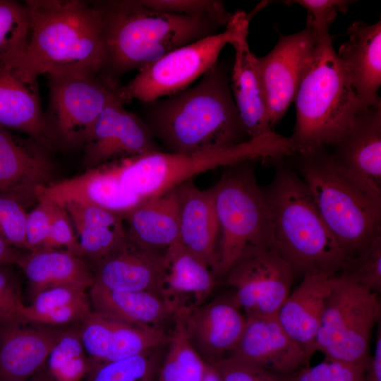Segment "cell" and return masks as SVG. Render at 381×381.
I'll return each instance as SVG.
<instances>
[{"label":"cell","instance_id":"obj_1","mask_svg":"<svg viewBox=\"0 0 381 381\" xmlns=\"http://www.w3.org/2000/svg\"><path fill=\"white\" fill-rule=\"evenodd\" d=\"M141 119L168 152L188 154L249 140L225 65L218 61L199 80L175 94L143 102Z\"/></svg>","mask_w":381,"mask_h":381},{"label":"cell","instance_id":"obj_2","mask_svg":"<svg viewBox=\"0 0 381 381\" xmlns=\"http://www.w3.org/2000/svg\"><path fill=\"white\" fill-rule=\"evenodd\" d=\"M26 45L20 56L36 74L48 77L102 73L105 44L95 2L30 0Z\"/></svg>","mask_w":381,"mask_h":381},{"label":"cell","instance_id":"obj_3","mask_svg":"<svg viewBox=\"0 0 381 381\" xmlns=\"http://www.w3.org/2000/svg\"><path fill=\"white\" fill-rule=\"evenodd\" d=\"M94 2L102 21L103 73L116 81L174 49L218 33L222 27L209 18L154 10L141 0Z\"/></svg>","mask_w":381,"mask_h":381},{"label":"cell","instance_id":"obj_4","mask_svg":"<svg viewBox=\"0 0 381 381\" xmlns=\"http://www.w3.org/2000/svg\"><path fill=\"white\" fill-rule=\"evenodd\" d=\"M271 228V247L294 274L343 270L349 258L325 223L303 181L291 169H277L265 190Z\"/></svg>","mask_w":381,"mask_h":381},{"label":"cell","instance_id":"obj_5","mask_svg":"<svg viewBox=\"0 0 381 381\" xmlns=\"http://www.w3.org/2000/svg\"><path fill=\"white\" fill-rule=\"evenodd\" d=\"M310 64L297 90L294 133L296 155L334 146L366 106L355 92L329 32L316 34Z\"/></svg>","mask_w":381,"mask_h":381},{"label":"cell","instance_id":"obj_6","mask_svg":"<svg viewBox=\"0 0 381 381\" xmlns=\"http://www.w3.org/2000/svg\"><path fill=\"white\" fill-rule=\"evenodd\" d=\"M300 172L327 228L349 259L381 234V188L325 149L298 155Z\"/></svg>","mask_w":381,"mask_h":381},{"label":"cell","instance_id":"obj_7","mask_svg":"<svg viewBox=\"0 0 381 381\" xmlns=\"http://www.w3.org/2000/svg\"><path fill=\"white\" fill-rule=\"evenodd\" d=\"M293 155L296 151L289 138L274 131L229 147L188 154L155 151L114 162L124 186L145 200L217 167Z\"/></svg>","mask_w":381,"mask_h":381},{"label":"cell","instance_id":"obj_8","mask_svg":"<svg viewBox=\"0 0 381 381\" xmlns=\"http://www.w3.org/2000/svg\"><path fill=\"white\" fill-rule=\"evenodd\" d=\"M251 161L227 167L210 188L221 234L217 277L225 276L248 251L271 246L265 191L258 183Z\"/></svg>","mask_w":381,"mask_h":381},{"label":"cell","instance_id":"obj_9","mask_svg":"<svg viewBox=\"0 0 381 381\" xmlns=\"http://www.w3.org/2000/svg\"><path fill=\"white\" fill-rule=\"evenodd\" d=\"M378 294L349 277L334 276L315 341L325 358L366 367L373 332L380 322Z\"/></svg>","mask_w":381,"mask_h":381},{"label":"cell","instance_id":"obj_10","mask_svg":"<svg viewBox=\"0 0 381 381\" xmlns=\"http://www.w3.org/2000/svg\"><path fill=\"white\" fill-rule=\"evenodd\" d=\"M120 87L103 73L49 77L45 118L55 140L82 146L104 107L119 97Z\"/></svg>","mask_w":381,"mask_h":381},{"label":"cell","instance_id":"obj_11","mask_svg":"<svg viewBox=\"0 0 381 381\" xmlns=\"http://www.w3.org/2000/svg\"><path fill=\"white\" fill-rule=\"evenodd\" d=\"M230 37L226 26L223 32L170 52L140 68L131 80L121 85L120 98L124 104L133 99L143 103L187 88L217 61Z\"/></svg>","mask_w":381,"mask_h":381},{"label":"cell","instance_id":"obj_12","mask_svg":"<svg viewBox=\"0 0 381 381\" xmlns=\"http://www.w3.org/2000/svg\"><path fill=\"white\" fill-rule=\"evenodd\" d=\"M294 274L269 246L246 253L224 277L246 317L275 316L291 292Z\"/></svg>","mask_w":381,"mask_h":381},{"label":"cell","instance_id":"obj_13","mask_svg":"<svg viewBox=\"0 0 381 381\" xmlns=\"http://www.w3.org/2000/svg\"><path fill=\"white\" fill-rule=\"evenodd\" d=\"M316 42L315 32L306 25L301 31L280 35L268 54L257 57L272 128L294 100Z\"/></svg>","mask_w":381,"mask_h":381},{"label":"cell","instance_id":"obj_14","mask_svg":"<svg viewBox=\"0 0 381 381\" xmlns=\"http://www.w3.org/2000/svg\"><path fill=\"white\" fill-rule=\"evenodd\" d=\"M87 169L111 162L160 151L150 129L116 97L100 113L82 145Z\"/></svg>","mask_w":381,"mask_h":381},{"label":"cell","instance_id":"obj_15","mask_svg":"<svg viewBox=\"0 0 381 381\" xmlns=\"http://www.w3.org/2000/svg\"><path fill=\"white\" fill-rule=\"evenodd\" d=\"M20 54L0 61V126L23 133L51 147L56 140L42 109L39 75Z\"/></svg>","mask_w":381,"mask_h":381},{"label":"cell","instance_id":"obj_16","mask_svg":"<svg viewBox=\"0 0 381 381\" xmlns=\"http://www.w3.org/2000/svg\"><path fill=\"white\" fill-rule=\"evenodd\" d=\"M181 312L190 344L211 365L231 353L246 322L233 293L198 306L181 308Z\"/></svg>","mask_w":381,"mask_h":381},{"label":"cell","instance_id":"obj_17","mask_svg":"<svg viewBox=\"0 0 381 381\" xmlns=\"http://www.w3.org/2000/svg\"><path fill=\"white\" fill-rule=\"evenodd\" d=\"M252 16L237 11L226 26L231 30L229 42L234 50L231 71V92L248 136L255 138L274 131L270 126L257 56L248 40Z\"/></svg>","mask_w":381,"mask_h":381},{"label":"cell","instance_id":"obj_18","mask_svg":"<svg viewBox=\"0 0 381 381\" xmlns=\"http://www.w3.org/2000/svg\"><path fill=\"white\" fill-rule=\"evenodd\" d=\"M229 355L288 377L309 366L310 359L277 315L246 317L242 335Z\"/></svg>","mask_w":381,"mask_h":381},{"label":"cell","instance_id":"obj_19","mask_svg":"<svg viewBox=\"0 0 381 381\" xmlns=\"http://www.w3.org/2000/svg\"><path fill=\"white\" fill-rule=\"evenodd\" d=\"M35 197L63 206L68 202L96 206L123 218L143 200L122 183L114 162L38 188Z\"/></svg>","mask_w":381,"mask_h":381},{"label":"cell","instance_id":"obj_20","mask_svg":"<svg viewBox=\"0 0 381 381\" xmlns=\"http://www.w3.org/2000/svg\"><path fill=\"white\" fill-rule=\"evenodd\" d=\"M79 329L83 347L96 365L140 354L169 340V333L162 329L130 324L94 310Z\"/></svg>","mask_w":381,"mask_h":381},{"label":"cell","instance_id":"obj_21","mask_svg":"<svg viewBox=\"0 0 381 381\" xmlns=\"http://www.w3.org/2000/svg\"><path fill=\"white\" fill-rule=\"evenodd\" d=\"M63 330L20 322L0 324V381H28L39 373Z\"/></svg>","mask_w":381,"mask_h":381},{"label":"cell","instance_id":"obj_22","mask_svg":"<svg viewBox=\"0 0 381 381\" xmlns=\"http://www.w3.org/2000/svg\"><path fill=\"white\" fill-rule=\"evenodd\" d=\"M44 147L30 138H16L0 126V194L21 202L50 183L53 165Z\"/></svg>","mask_w":381,"mask_h":381},{"label":"cell","instance_id":"obj_23","mask_svg":"<svg viewBox=\"0 0 381 381\" xmlns=\"http://www.w3.org/2000/svg\"><path fill=\"white\" fill-rule=\"evenodd\" d=\"M163 254L144 250L127 237L114 250L93 262L94 284L111 290L146 291L162 296Z\"/></svg>","mask_w":381,"mask_h":381},{"label":"cell","instance_id":"obj_24","mask_svg":"<svg viewBox=\"0 0 381 381\" xmlns=\"http://www.w3.org/2000/svg\"><path fill=\"white\" fill-rule=\"evenodd\" d=\"M348 39L337 54L348 74L358 97L366 107L381 104V21L369 24L353 22L347 28Z\"/></svg>","mask_w":381,"mask_h":381},{"label":"cell","instance_id":"obj_25","mask_svg":"<svg viewBox=\"0 0 381 381\" xmlns=\"http://www.w3.org/2000/svg\"><path fill=\"white\" fill-rule=\"evenodd\" d=\"M322 273H307L288 295L277 317L288 334L311 358L332 279Z\"/></svg>","mask_w":381,"mask_h":381},{"label":"cell","instance_id":"obj_26","mask_svg":"<svg viewBox=\"0 0 381 381\" xmlns=\"http://www.w3.org/2000/svg\"><path fill=\"white\" fill-rule=\"evenodd\" d=\"M179 200V242L201 258L217 277L219 233L210 188L202 190L192 179L176 186Z\"/></svg>","mask_w":381,"mask_h":381},{"label":"cell","instance_id":"obj_27","mask_svg":"<svg viewBox=\"0 0 381 381\" xmlns=\"http://www.w3.org/2000/svg\"><path fill=\"white\" fill-rule=\"evenodd\" d=\"M123 221L128 238L138 247L163 254L179 241V200L176 187L143 200Z\"/></svg>","mask_w":381,"mask_h":381},{"label":"cell","instance_id":"obj_28","mask_svg":"<svg viewBox=\"0 0 381 381\" xmlns=\"http://www.w3.org/2000/svg\"><path fill=\"white\" fill-rule=\"evenodd\" d=\"M217 277L198 255L179 241L163 254L161 294L180 308L198 306L207 301L214 289Z\"/></svg>","mask_w":381,"mask_h":381},{"label":"cell","instance_id":"obj_29","mask_svg":"<svg viewBox=\"0 0 381 381\" xmlns=\"http://www.w3.org/2000/svg\"><path fill=\"white\" fill-rule=\"evenodd\" d=\"M333 147L336 161L381 188V104L365 107Z\"/></svg>","mask_w":381,"mask_h":381},{"label":"cell","instance_id":"obj_30","mask_svg":"<svg viewBox=\"0 0 381 381\" xmlns=\"http://www.w3.org/2000/svg\"><path fill=\"white\" fill-rule=\"evenodd\" d=\"M92 310L130 324L154 329L174 319L180 308L161 295L146 291H118L93 284L89 289Z\"/></svg>","mask_w":381,"mask_h":381},{"label":"cell","instance_id":"obj_31","mask_svg":"<svg viewBox=\"0 0 381 381\" xmlns=\"http://www.w3.org/2000/svg\"><path fill=\"white\" fill-rule=\"evenodd\" d=\"M16 265L25 275L31 298L58 286L85 290L94 284L93 272L80 257L59 249H39L20 254Z\"/></svg>","mask_w":381,"mask_h":381},{"label":"cell","instance_id":"obj_32","mask_svg":"<svg viewBox=\"0 0 381 381\" xmlns=\"http://www.w3.org/2000/svg\"><path fill=\"white\" fill-rule=\"evenodd\" d=\"M61 207L67 212L77 234L81 258L96 261L114 250L127 238L123 218L119 214L77 202Z\"/></svg>","mask_w":381,"mask_h":381},{"label":"cell","instance_id":"obj_33","mask_svg":"<svg viewBox=\"0 0 381 381\" xmlns=\"http://www.w3.org/2000/svg\"><path fill=\"white\" fill-rule=\"evenodd\" d=\"M92 311L86 290L58 286L38 293L25 305L22 323L59 327L79 324Z\"/></svg>","mask_w":381,"mask_h":381},{"label":"cell","instance_id":"obj_34","mask_svg":"<svg viewBox=\"0 0 381 381\" xmlns=\"http://www.w3.org/2000/svg\"><path fill=\"white\" fill-rule=\"evenodd\" d=\"M173 320L157 381H202L208 364L190 344L181 309L176 311Z\"/></svg>","mask_w":381,"mask_h":381},{"label":"cell","instance_id":"obj_35","mask_svg":"<svg viewBox=\"0 0 381 381\" xmlns=\"http://www.w3.org/2000/svg\"><path fill=\"white\" fill-rule=\"evenodd\" d=\"M94 367L76 327L63 330L42 369L51 381H83Z\"/></svg>","mask_w":381,"mask_h":381},{"label":"cell","instance_id":"obj_36","mask_svg":"<svg viewBox=\"0 0 381 381\" xmlns=\"http://www.w3.org/2000/svg\"><path fill=\"white\" fill-rule=\"evenodd\" d=\"M167 344L97 365L83 381H157Z\"/></svg>","mask_w":381,"mask_h":381},{"label":"cell","instance_id":"obj_37","mask_svg":"<svg viewBox=\"0 0 381 381\" xmlns=\"http://www.w3.org/2000/svg\"><path fill=\"white\" fill-rule=\"evenodd\" d=\"M28 32L29 20L25 4L0 0V61L23 51Z\"/></svg>","mask_w":381,"mask_h":381},{"label":"cell","instance_id":"obj_38","mask_svg":"<svg viewBox=\"0 0 381 381\" xmlns=\"http://www.w3.org/2000/svg\"><path fill=\"white\" fill-rule=\"evenodd\" d=\"M342 274L377 294L381 291V234L349 259Z\"/></svg>","mask_w":381,"mask_h":381},{"label":"cell","instance_id":"obj_39","mask_svg":"<svg viewBox=\"0 0 381 381\" xmlns=\"http://www.w3.org/2000/svg\"><path fill=\"white\" fill-rule=\"evenodd\" d=\"M154 10L193 17L211 19L226 27L233 16L218 0H141Z\"/></svg>","mask_w":381,"mask_h":381},{"label":"cell","instance_id":"obj_40","mask_svg":"<svg viewBox=\"0 0 381 381\" xmlns=\"http://www.w3.org/2000/svg\"><path fill=\"white\" fill-rule=\"evenodd\" d=\"M26 215L22 202L0 194V238L18 250L26 249Z\"/></svg>","mask_w":381,"mask_h":381},{"label":"cell","instance_id":"obj_41","mask_svg":"<svg viewBox=\"0 0 381 381\" xmlns=\"http://www.w3.org/2000/svg\"><path fill=\"white\" fill-rule=\"evenodd\" d=\"M365 369L360 365L325 358L317 365L302 369L289 381H364Z\"/></svg>","mask_w":381,"mask_h":381},{"label":"cell","instance_id":"obj_42","mask_svg":"<svg viewBox=\"0 0 381 381\" xmlns=\"http://www.w3.org/2000/svg\"><path fill=\"white\" fill-rule=\"evenodd\" d=\"M286 5L298 4L307 11L306 25L316 34L329 32L331 24L339 13H346L355 1L349 0H291L282 1Z\"/></svg>","mask_w":381,"mask_h":381},{"label":"cell","instance_id":"obj_43","mask_svg":"<svg viewBox=\"0 0 381 381\" xmlns=\"http://www.w3.org/2000/svg\"><path fill=\"white\" fill-rule=\"evenodd\" d=\"M36 207L27 213L25 220V241L28 251L44 249L47 242L54 203L43 198H36Z\"/></svg>","mask_w":381,"mask_h":381},{"label":"cell","instance_id":"obj_44","mask_svg":"<svg viewBox=\"0 0 381 381\" xmlns=\"http://www.w3.org/2000/svg\"><path fill=\"white\" fill-rule=\"evenodd\" d=\"M212 365L218 371L221 381H289L290 378L273 373L230 355Z\"/></svg>","mask_w":381,"mask_h":381},{"label":"cell","instance_id":"obj_45","mask_svg":"<svg viewBox=\"0 0 381 381\" xmlns=\"http://www.w3.org/2000/svg\"><path fill=\"white\" fill-rule=\"evenodd\" d=\"M73 229L67 212L54 203L49 238L44 249L64 250L80 257L78 239Z\"/></svg>","mask_w":381,"mask_h":381},{"label":"cell","instance_id":"obj_46","mask_svg":"<svg viewBox=\"0 0 381 381\" xmlns=\"http://www.w3.org/2000/svg\"><path fill=\"white\" fill-rule=\"evenodd\" d=\"M25 305L13 275L0 267V324L20 322Z\"/></svg>","mask_w":381,"mask_h":381},{"label":"cell","instance_id":"obj_47","mask_svg":"<svg viewBox=\"0 0 381 381\" xmlns=\"http://www.w3.org/2000/svg\"><path fill=\"white\" fill-rule=\"evenodd\" d=\"M364 381H381V327L377 326L373 355H370L365 369Z\"/></svg>","mask_w":381,"mask_h":381},{"label":"cell","instance_id":"obj_48","mask_svg":"<svg viewBox=\"0 0 381 381\" xmlns=\"http://www.w3.org/2000/svg\"><path fill=\"white\" fill-rule=\"evenodd\" d=\"M22 253L0 238V267L16 264Z\"/></svg>","mask_w":381,"mask_h":381},{"label":"cell","instance_id":"obj_49","mask_svg":"<svg viewBox=\"0 0 381 381\" xmlns=\"http://www.w3.org/2000/svg\"><path fill=\"white\" fill-rule=\"evenodd\" d=\"M202 381H221L219 373L213 365H207Z\"/></svg>","mask_w":381,"mask_h":381},{"label":"cell","instance_id":"obj_50","mask_svg":"<svg viewBox=\"0 0 381 381\" xmlns=\"http://www.w3.org/2000/svg\"><path fill=\"white\" fill-rule=\"evenodd\" d=\"M28 381H51L43 369L29 379Z\"/></svg>","mask_w":381,"mask_h":381}]
</instances>
